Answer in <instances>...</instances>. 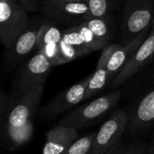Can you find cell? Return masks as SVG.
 <instances>
[{"label": "cell", "instance_id": "cell-11", "mask_svg": "<svg viewBox=\"0 0 154 154\" xmlns=\"http://www.w3.org/2000/svg\"><path fill=\"white\" fill-rule=\"evenodd\" d=\"M38 32L39 28L35 30L24 31L14 45L6 50L5 61L4 63L6 70L13 69L33 50H36Z\"/></svg>", "mask_w": 154, "mask_h": 154}, {"label": "cell", "instance_id": "cell-24", "mask_svg": "<svg viewBox=\"0 0 154 154\" xmlns=\"http://www.w3.org/2000/svg\"><path fill=\"white\" fill-rule=\"evenodd\" d=\"M125 148H126L125 145L121 142L118 144H116L115 147H113L109 152H107L106 154H122L124 152Z\"/></svg>", "mask_w": 154, "mask_h": 154}, {"label": "cell", "instance_id": "cell-15", "mask_svg": "<svg viewBox=\"0 0 154 154\" xmlns=\"http://www.w3.org/2000/svg\"><path fill=\"white\" fill-rule=\"evenodd\" d=\"M33 134V125L30 122L22 127L5 128L2 130L3 145L5 150H15L30 141Z\"/></svg>", "mask_w": 154, "mask_h": 154}, {"label": "cell", "instance_id": "cell-5", "mask_svg": "<svg viewBox=\"0 0 154 154\" xmlns=\"http://www.w3.org/2000/svg\"><path fill=\"white\" fill-rule=\"evenodd\" d=\"M129 125V109L116 110L96 132L94 145L90 154H106L122 142Z\"/></svg>", "mask_w": 154, "mask_h": 154}, {"label": "cell", "instance_id": "cell-10", "mask_svg": "<svg viewBox=\"0 0 154 154\" xmlns=\"http://www.w3.org/2000/svg\"><path fill=\"white\" fill-rule=\"evenodd\" d=\"M146 34L147 31L141 33L136 39L130 42L126 45L110 43L102 49V54L105 55L106 59V69L111 82L130 60L135 51L145 41L144 39Z\"/></svg>", "mask_w": 154, "mask_h": 154}, {"label": "cell", "instance_id": "cell-29", "mask_svg": "<svg viewBox=\"0 0 154 154\" xmlns=\"http://www.w3.org/2000/svg\"><path fill=\"white\" fill-rule=\"evenodd\" d=\"M152 29H153V30H154V23H153V27H152Z\"/></svg>", "mask_w": 154, "mask_h": 154}, {"label": "cell", "instance_id": "cell-14", "mask_svg": "<svg viewBox=\"0 0 154 154\" xmlns=\"http://www.w3.org/2000/svg\"><path fill=\"white\" fill-rule=\"evenodd\" d=\"M111 81L109 79L108 72L106 69V59L105 55L101 53L97 69L95 72L90 75V79L85 92L84 101L88 100L91 97L97 96V94L102 92L106 87H109Z\"/></svg>", "mask_w": 154, "mask_h": 154}, {"label": "cell", "instance_id": "cell-2", "mask_svg": "<svg viewBox=\"0 0 154 154\" xmlns=\"http://www.w3.org/2000/svg\"><path fill=\"white\" fill-rule=\"evenodd\" d=\"M42 94L43 85H41L33 88L9 107L7 105V96L2 91L0 98L1 129L18 128L32 122Z\"/></svg>", "mask_w": 154, "mask_h": 154}, {"label": "cell", "instance_id": "cell-27", "mask_svg": "<svg viewBox=\"0 0 154 154\" xmlns=\"http://www.w3.org/2000/svg\"><path fill=\"white\" fill-rule=\"evenodd\" d=\"M75 1H87L88 2V0H75Z\"/></svg>", "mask_w": 154, "mask_h": 154}, {"label": "cell", "instance_id": "cell-23", "mask_svg": "<svg viewBox=\"0 0 154 154\" xmlns=\"http://www.w3.org/2000/svg\"><path fill=\"white\" fill-rule=\"evenodd\" d=\"M21 5L27 13L34 12L37 9V0H14Z\"/></svg>", "mask_w": 154, "mask_h": 154}, {"label": "cell", "instance_id": "cell-4", "mask_svg": "<svg viewBox=\"0 0 154 154\" xmlns=\"http://www.w3.org/2000/svg\"><path fill=\"white\" fill-rule=\"evenodd\" d=\"M154 16L153 0H127L122 23L124 45L148 31Z\"/></svg>", "mask_w": 154, "mask_h": 154}, {"label": "cell", "instance_id": "cell-26", "mask_svg": "<svg viewBox=\"0 0 154 154\" xmlns=\"http://www.w3.org/2000/svg\"><path fill=\"white\" fill-rule=\"evenodd\" d=\"M62 1L63 0H47V7H50V6H53L55 5H58L60 2H62Z\"/></svg>", "mask_w": 154, "mask_h": 154}, {"label": "cell", "instance_id": "cell-9", "mask_svg": "<svg viewBox=\"0 0 154 154\" xmlns=\"http://www.w3.org/2000/svg\"><path fill=\"white\" fill-rule=\"evenodd\" d=\"M154 60V30L132 55L130 60L122 68L119 73L111 82L109 88H116L125 83L142 69Z\"/></svg>", "mask_w": 154, "mask_h": 154}, {"label": "cell", "instance_id": "cell-3", "mask_svg": "<svg viewBox=\"0 0 154 154\" xmlns=\"http://www.w3.org/2000/svg\"><path fill=\"white\" fill-rule=\"evenodd\" d=\"M121 96L122 91L116 90L97 97L93 101L72 110L63 117L59 124L77 130L89 127L100 121L109 110L116 106L120 100Z\"/></svg>", "mask_w": 154, "mask_h": 154}, {"label": "cell", "instance_id": "cell-25", "mask_svg": "<svg viewBox=\"0 0 154 154\" xmlns=\"http://www.w3.org/2000/svg\"><path fill=\"white\" fill-rule=\"evenodd\" d=\"M147 154H154V135L152 137V140L150 143V145L148 146V150H147Z\"/></svg>", "mask_w": 154, "mask_h": 154}, {"label": "cell", "instance_id": "cell-21", "mask_svg": "<svg viewBox=\"0 0 154 154\" xmlns=\"http://www.w3.org/2000/svg\"><path fill=\"white\" fill-rule=\"evenodd\" d=\"M79 31L80 32L81 35L83 36L87 45L88 46V48L90 49L91 51H99L101 50L98 43H97V41L94 35V33L92 32V31L88 27V25L85 23V22H83L82 23H80L79 25L77 26Z\"/></svg>", "mask_w": 154, "mask_h": 154}, {"label": "cell", "instance_id": "cell-18", "mask_svg": "<svg viewBox=\"0 0 154 154\" xmlns=\"http://www.w3.org/2000/svg\"><path fill=\"white\" fill-rule=\"evenodd\" d=\"M95 133H90L72 143L63 154H90L95 140Z\"/></svg>", "mask_w": 154, "mask_h": 154}, {"label": "cell", "instance_id": "cell-6", "mask_svg": "<svg viewBox=\"0 0 154 154\" xmlns=\"http://www.w3.org/2000/svg\"><path fill=\"white\" fill-rule=\"evenodd\" d=\"M28 13L14 0L0 1V40L5 48H11L26 31Z\"/></svg>", "mask_w": 154, "mask_h": 154}, {"label": "cell", "instance_id": "cell-16", "mask_svg": "<svg viewBox=\"0 0 154 154\" xmlns=\"http://www.w3.org/2000/svg\"><path fill=\"white\" fill-rule=\"evenodd\" d=\"M85 23L94 33L100 49H104L109 44L112 38V26L110 22L106 17H91L85 21Z\"/></svg>", "mask_w": 154, "mask_h": 154}, {"label": "cell", "instance_id": "cell-12", "mask_svg": "<svg viewBox=\"0 0 154 154\" xmlns=\"http://www.w3.org/2000/svg\"><path fill=\"white\" fill-rule=\"evenodd\" d=\"M79 130L58 124L46 133V143L42 154H63L79 138Z\"/></svg>", "mask_w": 154, "mask_h": 154}, {"label": "cell", "instance_id": "cell-1", "mask_svg": "<svg viewBox=\"0 0 154 154\" xmlns=\"http://www.w3.org/2000/svg\"><path fill=\"white\" fill-rule=\"evenodd\" d=\"M52 67V64L41 52H37L20 67L14 75L11 93L7 96L8 106L10 107L33 88L44 85Z\"/></svg>", "mask_w": 154, "mask_h": 154}, {"label": "cell", "instance_id": "cell-7", "mask_svg": "<svg viewBox=\"0 0 154 154\" xmlns=\"http://www.w3.org/2000/svg\"><path fill=\"white\" fill-rule=\"evenodd\" d=\"M127 129L135 136L154 130V88L141 96L129 109Z\"/></svg>", "mask_w": 154, "mask_h": 154}, {"label": "cell", "instance_id": "cell-8", "mask_svg": "<svg viewBox=\"0 0 154 154\" xmlns=\"http://www.w3.org/2000/svg\"><path fill=\"white\" fill-rule=\"evenodd\" d=\"M89 79L90 76L71 86L69 88L64 90L60 95H58L52 101L48 103L40 111L42 119H53L58 116L63 114L64 112L76 106L81 101H84L85 92Z\"/></svg>", "mask_w": 154, "mask_h": 154}, {"label": "cell", "instance_id": "cell-22", "mask_svg": "<svg viewBox=\"0 0 154 154\" xmlns=\"http://www.w3.org/2000/svg\"><path fill=\"white\" fill-rule=\"evenodd\" d=\"M148 143L145 141L136 139L129 146H127L122 154H147Z\"/></svg>", "mask_w": 154, "mask_h": 154}, {"label": "cell", "instance_id": "cell-19", "mask_svg": "<svg viewBox=\"0 0 154 154\" xmlns=\"http://www.w3.org/2000/svg\"><path fill=\"white\" fill-rule=\"evenodd\" d=\"M118 0H88L92 17H106L116 7Z\"/></svg>", "mask_w": 154, "mask_h": 154}, {"label": "cell", "instance_id": "cell-20", "mask_svg": "<svg viewBox=\"0 0 154 154\" xmlns=\"http://www.w3.org/2000/svg\"><path fill=\"white\" fill-rule=\"evenodd\" d=\"M37 52H41L42 54H43L48 59V60L52 64V66H58L63 64L59 43L46 44L39 51H37Z\"/></svg>", "mask_w": 154, "mask_h": 154}, {"label": "cell", "instance_id": "cell-17", "mask_svg": "<svg viewBox=\"0 0 154 154\" xmlns=\"http://www.w3.org/2000/svg\"><path fill=\"white\" fill-rule=\"evenodd\" d=\"M62 38V32L52 24L45 23L39 27L36 51L49 43H59Z\"/></svg>", "mask_w": 154, "mask_h": 154}, {"label": "cell", "instance_id": "cell-13", "mask_svg": "<svg viewBox=\"0 0 154 154\" xmlns=\"http://www.w3.org/2000/svg\"><path fill=\"white\" fill-rule=\"evenodd\" d=\"M47 10L51 15H54L59 18H83L86 21L92 17L89 5L87 1L63 0L58 5L47 7Z\"/></svg>", "mask_w": 154, "mask_h": 154}, {"label": "cell", "instance_id": "cell-28", "mask_svg": "<svg viewBox=\"0 0 154 154\" xmlns=\"http://www.w3.org/2000/svg\"><path fill=\"white\" fill-rule=\"evenodd\" d=\"M0 1H9V0H0Z\"/></svg>", "mask_w": 154, "mask_h": 154}]
</instances>
